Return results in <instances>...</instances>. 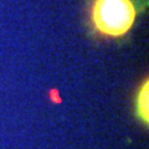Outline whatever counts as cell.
<instances>
[{"label":"cell","mask_w":149,"mask_h":149,"mask_svg":"<svg viewBox=\"0 0 149 149\" xmlns=\"http://www.w3.org/2000/svg\"><path fill=\"white\" fill-rule=\"evenodd\" d=\"M149 81L146 80L136 95V116L141 119V122L148 124L149 122Z\"/></svg>","instance_id":"obj_2"},{"label":"cell","mask_w":149,"mask_h":149,"mask_svg":"<svg viewBox=\"0 0 149 149\" xmlns=\"http://www.w3.org/2000/svg\"><path fill=\"white\" fill-rule=\"evenodd\" d=\"M137 9L133 0H93L90 9L92 27L106 37H123L133 27Z\"/></svg>","instance_id":"obj_1"}]
</instances>
